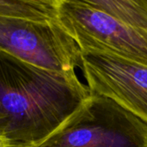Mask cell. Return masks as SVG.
<instances>
[{"label":"cell","mask_w":147,"mask_h":147,"mask_svg":"<svg viewBox=\"0 0 147 147\" xmlns=\"http://www.w3.org/2000/svg\"><path fill=\"white\" fill-rule=\"evenodd\" d=\"M58 0H0V17L57 22Z\"/></svg>","instance_id":"obj_7"},{"label":"cell","mask_w":147,"mask_h":147,"mask_svg":"<svg viewBox=\"0 0 147 147\" xmlns=\"http://www.w3.org/2000/svg\"><path fill=\"white\" fill-rule=\"evenodd\" d=\"M58 21L81 51L114 54L147 65V33L132 28L82 0H58Z\"/></svg>","instance_id":"obj_3"},{"label":"cell","mask_w":147,"mask_h":147,"mask_svg":"<svg viewBox=\"0 0 147 147\" xmlns=\"http://www.w3.org/2000/svg\"><path fill=\"white\" fill-rule=\"evenodd\" d=\"M75 71L45 70L0 50V139L38 147L90 97Z\"/></svg>","instance_id":"obj_1"},{"label":"cell","mask_w":147,"mask_h":147,"mask_svg":"<svg viewBox=\"0 0 147 147\" xmlns=\"http://www.w3.org/2000/svg\"><path fill=\"white\" fill-rule=\"evenodd\" d=\"M0 147H8L6 142L3 140H2V139H0Z\"/></svg>","instance_id":"obj_8"},{"label":"cell","mask_w":147,"mask_h":147,"mask_svg":"<svg viewBox=\"0 0 147 147\" xmlns=\"http://www.w3.org/2000/svg\"><path fill=\"white\" fill-rule=\"evenodd\" d=\"M38 147H147V122L108 97L90 95Z\"/></svg>","instance_id":"obj_2"},{"label":"cell","mask_w":147,"mask_h":147,"mask_svg":"<svg viewBox=\"0 0 147 147\" xmlns=\"http://www.w3.org/2000/svg\"><path fill=\"white\" fill-rule=\"evenodd\" d=\"M0 50L52 71L71 72L82 66L79 47L59 21L0 17Z\"/></svg>","instance_id":"obj_4"},{"label":"cell","mask_w":147,"mask_h":147,"mask_svg":"<svg viewBox=\"0 0 147 147\" xmlns=\"http://www.w3.org/2000/svg\"><path fill=\"white\" fill-rule=\"evenodd\" d=\"M121 23L147 33V0H82Z\"/></svg>","instance_id":"obj_6"},{"label":"cell","mask_w":147,"mask_h":147,"mask_svg":"<svg viewBox=\"0 0 147 147\" xmlns=\"http://www.w3.org/2000/svg\"><path fill=\"white\" fill-rule=\"evenodd\" d=\"M90 95L108 97L147 122V65L114 54L81 51Z\"/></svg>","instance_id":"obj_5"}]
</instances>
